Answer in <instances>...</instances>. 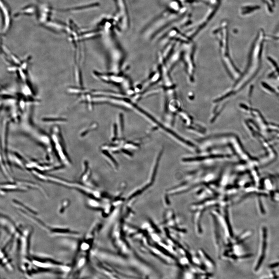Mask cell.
<instances>
[{"instance_id":"obj_3","label":"cell","mask_w":279,"mask_h":279,"mask_svg":"<svg viewBox=\"0 0 279 279\" xmlns=\"http://www.w3.org/2000/svg\"><path fill=\"white\" fill-rule=\"evenodd\" d=\"M278 278H279V276H278Z\"/></svg>"},{"instance_id":"obj_1","label":"cell","mask_w":279,"mask_h":279,"mask_svg":"<svg viewBox=\"0 0 279 279\" xmlns=\"http://www.w3.org/2000/svg\"><path fill=\"white\" fill-rule=\"evenodd\" d=\"M261 233V242L259 253L254 268V270L255 272H258L260 269L266 257L267 251L268 234L267 229L266 226H264L262 227Z\"/></svg>"},{"instance_id":"obj_2","label":"cell","mask_w":279,"mask_h":279,"mask_svg":"<svg viewBox=\"0 0 279 279\" xmlns=\"http://www.w3.org/2000/svg\"><path fill=\"white\" fill-rule=\"evenodd\" d=\"M200 251V255H201V257H202V259L204 261L206 265H208V266H209V267L211 268H214L215 267V264H214V263L212 261L211 259H210L209 257H208V256L206 255V254L205 253L204 254V253H203L202 250H201Z\"/></svg>"}]
</instances>
